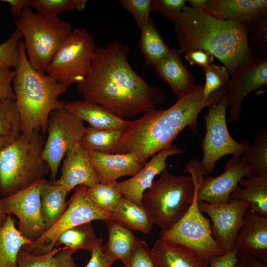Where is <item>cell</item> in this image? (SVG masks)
<instances>
[{
    "label": "cell",
    "instance_id": "obj_21",
    "mask_svg": "<svg viewBox=\"0 0 267 267\" xmlns=\"http://www.w3.org/2000/svg\"><path fill=\"white\" fill-rule=\"evenodd\" d=\"M204 9L222 20L251 23L267 15V0H208L207 5Z\"/></svg>",
    "mask_w": 267,
    "mask_h": 267
},
{
    "label": "cell",
    "instance_id": "obj_47",
    "mask_svg": "<svg viewBox=\"0 0 267 267\" xmlns=\"http://www.w3.org/2000/svg\"><path fill=\"white\" fill-rule=\"evenodd\" d=\"M238 251L234 248L231 251L213 259L209 267H235L238 262Z\"/></svg>",
    "mask_w": 267,
    "mask_h": 267
},
{
    "label": "cell",
    "instance_id": "obj_45",
    "mask_svg": "<svg viewBox=\"0 0 267 267\" xmlns=\"http://www.w3.org/2000/svg\"><path fill=\"white\" fill-rule=\"evenodd\" d=\"M184 53L185 60L190 65H198L203 68L213 63L214 57L209 52L201 49H191Z\"/></svg>",
    "mask_w": 267,
    "mask_h": 267
},
{
    "label": "cell",
    "instance_id": "obj_39",
    "mask_svg": "<svg viewBox=\"0 0 267 267\" xmlns=\"http://www.w3.org/2000/svg\"><path fill=\"white\" fill-rule=\"evenodd\" d=\"M203 69L205 76L203 97L208 99L214 92L225 89L230 78L227 69L223 66H218L213 63Z\"/></svg>",
    "mask_w": 267,
    "mask_h": 267
},
{
    "label": "cell",
    "instance_id": "obj_29",
    "mask_svg": "<svg viewBox=\"0 0 267 267\" xmlns=\"http://www.w3.org/2000/svg\"><path fill=\"white\" fill-rule=\"evenodd\" d=\"M112 219L131 230L144 233L150 232L153 224L150 214L143 204H136L123 196L112 213Z\"/></svg>",
    "mask_w": 267,
    "mask_h": 267
},
{
    "label": "cell",
    "instance_id": "obj_2",
    "mask_svg": "<svg viewBox=\"0 0 267 267\" xmlns=\"http://www.w3.org/2000/svg\"><path fill=\"white\" fill-rule=\"evenodd\" d=\"M203 88L204 83L195 84L169 108L155 107L132 121L109 153H132L144 165L149 158L172 145L186 127L196 133L200 112L204 108L218 102L225 91L219 90L205 99Z\"/></svg>",
    "mask_w": 267,
    "mask_h": 267
},
{
    "label": "cell",
    "instance_id": "obj_20",
    "mask_svg": "<svg viewBox=\"0 0 267 267\" xmlns=\"http://www.w3.org/2000/svg\"><path fill=\"white\" fill-rule=\"evenodd\" d=\"M88 152L99 182L101 183L117 181V179L124 176L132 177L144 166L138 157L132 153Z\"/></svg>",
    "mask_w": 267,
    "mask_h": 267
},
{
    "label": "cell",
    "instance_id": "obj_37",
    "mask_svg": "<svg viewBox=\"0 0 267 267\" xmlns=\"http://www.w3.org/2000/svg\"><path fill=\"white\" fill-rule=\"evenodd\" d=\"M22 38L21 32L16 28L6 41L0 44V68H17L20 61Z\"/></svg>",
    "mask_w": 267,
    "mask_h": 267
},
{
    "label": "cell",
    "instance_id": "obj_48",
    "mask_svg": "<svg viewBox=\"0 0 267 267\" xmlns=\"http://www.w3.org/2000/svg\"><path fill=\"white\" fill-rule=\"evenodd\" d=\"M10 6L11 15L19 18L22 15L24 10L27 7H31V0H1Z\"/></svg>",
    "mask_w": 267,
    "mask_h": 267
},
{
    "label": "cell",
    "instance_id": "obj_18",
    "mask_svg": "<svg viewBox=\"0 0 267 267\" xmlns=\"http://www.w3.org/2000/svg\"><path fill=\"white\" fill-rule=\"evenodd\" d=\"M234 248L267 265V217L255 214L249 207L237 232Z\"/></svg>",
    "mask_w": 267,
    "mask_h": 267
},
{
    "label": "cell",
    "instance_id": "obj_41",
    "mask_svg": "<svg viewBox=\"0 0 267 267\" xmlns=\"http://www.w3.org/2000/svg\"><path fill=\"white\" fill-rule=\"evenodd\" d=\"M120 2L133 15L140 30L151 19L150 17L151 0H121Z\"/></svg>",
    "mask_w": 267,
    "mask_h": 267
},
{
    "label": "cell",
    "instance_id": "obj_40",
    "mask_svg": "<svg viewBox=\"0 0 267 267\" xmlns=\"http://www.w3.org/2000/svg\"><path fill=\"white\" fill-rule=\"evenodd\" d=\"M250 31V47L253 51H258L259 56H267V15L251 22Z\"/></svg>",
    "mask_w": 267,
    "mask_h": 267
},
{
    "label": "cell",
    "instance_id": "obj_30",
    "mask_svg": "<svg viewBox=\"0 0 267 267\" xmlns=\"http://www.w3.org/2000/svg\"><path fill=\"white\" fill-rule=\"evenodd\" d=\"M73 254L66 247H54L40 255H33L21 248L17 257V267H77Z\"/></svg>",
    "mask_w": 267,
    "mask_h": 267
},
{
    "label": "cell",
    "instance_id": "obj_46",
    "mask_svg": "<svg viewBox=\"0 0 267 267\" xmlns=\"http://www.w3.org/2000/svg\"><path fill=\"white\" fill-rule=\"evenodd\" d=\"M102 238H99L98 241L91 252L89 261L86 267H111L114 262L106 256L101 250Z\"/></svg>",
    "mask_w": 267,
    "mask_h": 267
},
{
    "label": "cell",
    "instance_id": "obj_4",
    "mask_svg": "<svg viewBox=\"0 0 267 267\" xmlns=\"http://www.w3.org/2000/svg\"><path fill=\"white\" fill-rule=\"evenodd\" d=\"M15 71L12 87L21 132L38 131L44 134L50 113L65 106L66 103L60 100L59 97L67 88L32 66L23 41H21L20 61Z\"/></svg>",
    "mask_w": 267,
    "mask_h": 267
},
{
    "label": "cell",
    "instance_id": "obj_10",
    "mask_svg": "<svg viewBox=\"0 0 267 267\" xmlns=\"http://www.w3.org/2000/svg\"><path fill=\"white\" fill-rule=\"evenodd\" d=\"M194 182L195 192L189 208L171 228L161 231L160 238L186 246L209 265L213 259L225 253L212 237L210 220L198 207L196 186Z\"/></svg>",
    "mask_w": 267,
    "mask_h": 267
},
{
    "label": "cell",
    "instance_id": "obj_24",
    "mask_svg": "<svg viewBox=\"0 0 267 267\" xmlns=\"http://www.w3.org/2000/svg\"><path fill=\"white\" fill-rule=\"evenodd\" d=\"M156 267H209L186 246L160 238L150 249Z\"/></svg>",
    "mask_w": 267,
    "mask_h": 267
},
{
    "label": "cell",
    "instance_id": "obj_34",
    "mask_svg": "<svg viewBox=\"0 0 267 267\" xmlns=\"http://www.w3.org/2000/svg\"><path fill=\"white\" fill-rule=\"evenodd\" d=\"M98 240L91 222H87L64 231L57 238L54 247L64 245L74 253L80 249L91 252Z\"/></svg>",
    "mask_w": 267,
    "mask_h": 267
},
{
    "label": "cell",
    "instance_id": "obj_14",
    "mask_svg": "<svg viewBox=\"0 0 267 267\" xmlns=\"http://www.w3.org/2000/svg\"><path fill=\"white\" fill-rule=\"evenodd\" d=\"M45 178L5 196L0 200L5 215H14L18 219L17 229L24 237L33 242L45 231L41 211L40 194Z\"/></svg>",
    "mask_w": 267,
    "mask_h": 267
},
{
    "label": "cell",
    "instance_id": "obj_7",
    "mask_svg": "<svg viewBox=\"0 0 267 267\" xmlns=\"http://www.w3.org/2000/svg\"><path fill=\"white\" fill-rule=\"evenodd\" d=\"M154 180L142 197L143 205L153 223L166 231L187 211L192 202L195 186L191 176H175L167 169Z\"/></svg>",
    "mask_w": 267,
    "mask_h": 267
},
{
    "label": "cell",
    "instance_id": "obj_44",
    "mask_svg": "<svg viewBox=\"0 0 267 267\" xmlns=\"http://www.w3.org/2000/svg\"><path fill=\"white\" fill-rule=\"evenodd\" d=\"M15 75V70L0 68V101L15 100L12 87Z\"/></svg>",
    "mask_w": 267,
    "mask_h": 267
},
{
    "label": "cell",
    "instance_id": "obj_15",
    "mask_svg": "<svg viewBox=\"0 0 267 267\" xmlns=\"http://www.w3.org/2000/svg\"><path fill=\"white\" fill-rule=\"evenodd\" d=\"M197 205L199 210L210 217L211 234L219 246L225 253L231 251L244 213L249 207V203L242 199H230L224 204L198 201Z\"/></svg>",
    "mask_w": 267,
    "mask_h": 267
},
{
    "label": "cell",
    "instance_id": "obj_38",
    "mask_svg": "<svg viewBox=\"0 0 267 267\" xmlns=\"http://www.w3.org/2000/svg\"><path fill=\"white\" fill-rule=\"evenodd\" d=\"M87 2V0H31V7L40 13L56 16L65 11H82Z\"/></svg>",
    "mask_w": 267,
    "mask_h": 267
},
{
    "label": "cell",
    "instance_id": "obj_42",
    "mask_svg": "<svg viewBox=\"0 0 267 267\" xmlns=\"http://www.w3.org/2000/svg\"><path fill=\"white\" fill-rule=\"evenodd\" d=\"M186 3L187 0H151L150 11L159 13L174 22Z\"/></svg>",
    "mask_w": 267,
    "mask_h": 267
},
{
    "label": "cell",
    "instance_id": "obj_50",
    "mask_svg": "<svg viewBox=\"0 0 267 267\" xmlns=\"http://www.w3.org/2000/svg\"><path fill=\"white\" fill-rule=\"evenodd\" d=\"M188 6L194 9H203L207 5L208 0H188Z\"/></svg>",
    "mask_w": 267,
    "mask_h": 267
},
{
    "label": "cell",
    "instance_id": "obj_17",
    "mask_svg": "<svg viewBox=\"0 0 267 267\" xmlns=\"http://www.w3.org/2000/svg\"><path fill=\"white\" fill-rule=\"evenodd\" d=\"M184 153L183 150L173 145L161 150L152 156L136 174L127 179L117 182L119 191L126 199L136 204L143 205L144 193L151 187L155 177L166 169L168 158Z\"/></svg>",
    "mask_w": 267,
    "mask_h": 267
},
{
    "label": "cell",
    "instance_id": "obj_31",
    "mask_svg": "<svg viewBox=\"0 0 267 267\" xmlns=\"http://www.w3.org/2000/svg\"><path fill=\"white\" fill-rule=\"evenodd\" d=\"M141 31L139 43L140 51L146 63L153 66L168 54L171 48L165 42L152 19Z\"/></svg>",
    "mask_w": 267,
    "mask_h": 267
},
{
    "label": "cell",
    "instance_id": "obj_16",
    "mask_svg": "<svg viewBox=\"0 0 267 267\" xmlns=\"http://www.w3.org/2000/svg\"><path fill=\"white\" fill-rule=\"evenodd\" d=\"M225 89L228 120L236 123L240 118L241 106L246 97L267 84V56L254 57L235 70Z\"/></svg>",
    "mask_w": 267,
    "mask_h": 267
},
{
    "label": "cell",
    "instance_id": "obj_9",
    "mask_svg": "<svg viewBox=\"0 0 267 267\" xmlns=\"http://www.w3.org/2000/svg\"><path fill=\"white\" fill-rule=\"evenodd\" d=\"M227 98L225 92L217 103L208 107L204 116L206 132L202 143L203 156L200 161L203 175L213 172L216 162L223 156L231 154L241 156L248 145L246 140L237 141L230 135L226 120Z\"/></svg>",
    "mask_w": 267,
    "mask_h": 267
},
{
    "label": "cell",
    "instance_id": "obj_23",
    "mask_svg": "<svg viewBox=\"0 0 267 267\" xmlns=\"http://www.w3.org/2000/svg\"><path fill=\"white\" fill-rule=\"evenodd\" d=\"M182 53L180 49L171 48L168 54L153 66L178 98L185 94L195 85L188 67L182 61Z\"/></svg>",
    "mask_w": 267,
    "mask_h": 267
},
{
    "label": "cell",
    "instance_id": "obj_13",
    "mask_svg": "<svg viewBox=\"0 0 267 267\" xmlns=\"http://www.w3.org/2000/svg\"><path fill=\"white\" fill-rule=\"evenodd\" d=\"M184 170L195 183L197 201L213 204L227 203L231 193L239 187L241 179L252 175L250 169L241 163L240 156L236 155L226 163L224 171L215 177L203 175L200 161L196 159L191 160Z\"/></svg>",
    "mask_w": 267,
    "mask_h": 267
},
{
    "label": "cell",
    "instance_id": "obj_51",
    "mask_svg": "<svg viewBox=\"0 0 267 267\" xmlns=\"http://www.w3.org/2000/svg\"><path fill=\"white\" fill-rule=\"evenodd\" d=\"M7 216L5 215L2 210L0 200V224H2L5 221Z\"/></svg>",
    "mask_w": 267,
    "mask_h": 267
},
{
    "label": "cell",
    "instance_id": "obj_11",
    "mask_svg": "<svg viewBox=\"0 0 267 267\" xmlns=\"http://www.w3.org/2000/svg\"><path fill=\"white\" fill-rule=\"evenodd\" d=\"M87 188L84 185L77 186L68 201L65 212L58 221L31 245L22 248L34 255L44 254L54 247L57 238L65 230L94 220L105 221L112 219V214L101 210L90 201Z\"/></svg>",
    "mask_w": 267,
    "mask_h": 267
},
{
    "label": "cell",
    "instance_id": "obj_36",
    "mask_svg": "<svg viewBox=\"0 0 267 267\" xmlns=\"http://www.w3.org/2000/svg\"><path fill=\"white\" fill-rule=\"evenodd\" d=\"M117 182H99L91 188H87L89 198L98 208L112 214L123 197L117 187Z\"/></svg>",
    "mask_w": 267,
    "mask_h": 267
},
{
    "label": "cell",
    "instance_id": "obj_32",
    "mask_svg": "<svg viewBox=\"0 0 267 267\" xmlns=\"http://www.w3.org/2000/svg\"><path fill=\"white\" fill-rule=\"evenodd\" d=\"M241 163L249 168L253 176L267 175V129L257 132L252 145H248L240 156Z\"/></svg>",
    "mask_w": 267,
    "mask_h": 267
},
{
    "label": "cell",
    "instance_id": "obj_43",
    "mask_svg": "<svg viewBox=\"0 0 267 267\" xmlns=\"http://www.w3.org/2000/svg\"><path fill=\"white\" fill-rule=\"evenodd\" d=\"M129 267H156L147 243L138 238Z\"/></svg>",
    "mask_w": 267,
    "mask_h": 267
},
{
    "label": "cell",
    "instance_id": "obj_3",
    "mask_svg": "<svg viewBox=\"0 0 267 267\" xmlns=\"http://www.w3.org/2000/svg\"><path fill=\"white\" fill-rule=\"evenodd\" d=\"M174 23L183 53L205 50L217 58L230 75L254 58L248 41L251 23L222 20L204 9L186 5Z\"/></svg>",
    "mask_w": 267,
    "mask_h": 267
},
{
    "label": "cell",
    "instance_id": "obj_12",
    "mask_svg": "<svg viewBox=\"0 0 267 267\" xmlns=\"http://www.w3.org/2000/svg\"><path fill=\"white\" fill-rule=\"evenodd\" d=\"M85 128L83 121L64 107L50 113L43 158L49 168L52 181L56 180L59 166L66 152L80 143Z\"/></svg>",
    "mask_w": 267,
    "mask_h": 267
},
{
    "label": "cell",
    "instance_id": "obj_27",
    "mask_svg": "<svg viewBox=\"0 0 267 267\" xmlns=\"http://www.w3.org/2000/svg\"><path fill=\"white\" fill-rule=\"evenodd\" d=\"M239 186L230 194V199L245 200L253 212L267 217V175L243 178Z\"/></svg>",
    "mask_w": 267,
    "mask_h": 267
},
{
    "label": "cell",
    "instance_id": "obj_33",
    "mask_svg": "<svg viewBox=\"0 0 267 267\" xmlns=\"http://www.w3.org/2000/svg\"><path fill=\"white\" fill-rule=\"evenodd\" d=\"M21 133L15 100L0 101V151L14 142Z\"/></svg>",
    "mask_w": 267,
    "mask_h": 267
},
{
    "label": "cell",
    "instance_id": "obj_19",
    "mask_svg": "<svg viewBox=\"0 0 267 267\" xmlns=\"http://www.w3.org/2000/svg\"><path fill=\"white\" fill-rule=\"evenodd\" d=\"M64 186L69 193L81 185L91 188L99 183L88 152L80 144L70 149L63 159L59 178L54 181Z\"/></svg>",
    "mask_w": 267,
    "mask_h": 267
},
{
    "label": "cell",
    "instance_id": "obj_1",
    "mask_svg": "<svg viewBox=\"0 0 267 267\" xmlns=\"http://www.w3.org/2000/svg\"><path fill=\"white\" fill-rule=\"evenodd\" d=\"M129 51L119 42L96 46L88 76L77 84L85 99L123 119L143 114L165 97L162 89L150 85L134 70L127 58Z\"/></svg>",
    "mask_w": 267,
    "mask_h": 267
},
{
    "label": "cell",
    "instance_id": "obj_26",
    "mask_svg": "<svg viewBox=\"0 0 267 267\" xmlns=\"http://www.w3.org/2000/svg\"><path fill=\"white\" fill-rule=\"evenodd\" d=\"M68 193L63 185L45 179L40 198L41 215L45 231L53 226L65 212L68 206L66 201Z\"/></svg>",
    "mask_w": 267,
    "mask_h": 267
},
{
    "label": "cell",
    "instance_id": "obj_25",
    "mask_svg": "<svg viewBox=\"0 0 267 267\" xmlns=\"http://www.w3.org/2000/svg\"><path fill=\"white\" fill-rule=\"evenodd\" d=\"M108 231L107 243L101 250L113 262L119 260L129 267L136 247L138 238L129 229L113 219L105 221Z\"/></svg>",
    "mask_w": 267,
    "mask_h": 267
},
{
    "label": "cell",
    "instance_id": "obj_5",
    "mask_svg": "<svg viewBox=\"0 0 267 267\" xmlns=\"http://www.w3.org/2000/svg\"><path fill=\"white\" fill-rule=\"evenodd\" d=\"M45 139L40 131L22 132L0 151V191L13 194L44 179L49 172L43 158Z\"/></svg>",
    "mask_w": 267,
    "mask_h": 267
},
{
    "label": "cell",
    "instance_id": "obj_6",
    "mask_svg": "<svg viewBox=\"0 0 267 267\" xmlns=\"http://www.w3.org/2000/svg\"><path fill=\"white\" fill-rule=\"evenodd\" d=\"M20 31L27 58L32 66L44 74L60 45L73 29L58 16L35 12L26 8L15 21Z\"/></svg>",
    "mask_w": 267,
    "mask_h": 267
},
{
    "label": "cell",
    "instance_id": "obj_22",
    "mask_svg": "<svg viewBox=\"0 0 267 267\" xmlns=\"http://www.w3.org/2000/svg\"><path fill=\"white\" fill-rule=\"evenodd\" d=\"M64 108L95 129L126 130L132 123V121L119 117L103 106L85 99L66 103Z\"/></svg>",
    "mask_w": 267,
    "mask_h": 267
},
{
    "label": "cell",
    "instance_id": "obj_28",
    "mask_svg": "<svg viewBox=\"0 0 267 267\" xmlns=\"http://www.w3.org/2000/svg\"><path fill=\"white\" fill-rule=\"evenodd\" d=\"M15 222L11 215H7L4 222L0 224V267H17L19 251L33 243L20 233Z\"/></svg>",
    "mask_w": 267,
    "mask_h": 267
},
{
    "label": "cell",
    "instance_id": "obj_35",
    "mask_svg": "<svg viewBox=\"0 0 267 267\" xmlns=\"http://www.w3.org/2000/svg\"><path fill=\"white\" fill-rule=\"evenodd\" d=\"M124 131L98 129L89 126L86 127L80 144L87 151L109 153Z\"/></svg>",
    "mask_w": 267,
    "mask_h": 267
},
{
    "label": "cell",
    "instance_id": "obj_49",
    "mask_svg": "<svg viewBox=\"0 0 267 267\" xmlns=\"http://www.w3.org/2000/svg\"><path fill=\"white\" fill-rule=\"evenodd\" d=\"M237 257L238 262L235 267H267V265L252 256L238 252Z\"/></svg>",
    "mask_w": 267,
    "mask_h": 267
},
{
    "label": "cell",
    "instance_id": "obj_8",
    "mask_svg": "<svg viewBox=\"0 0 267 267\" xmlns=\"http://www.w3.org/2000/svg\"><path fill=\"white\" fill-rule=\"evenodd\" d=\"M95 43L84 28L73 29L63 41L45 74L67 88L88 75L94 58Z\"/></svg>",
    "mask_w": 267,
    "mask_h": 267
}]
</instances>
